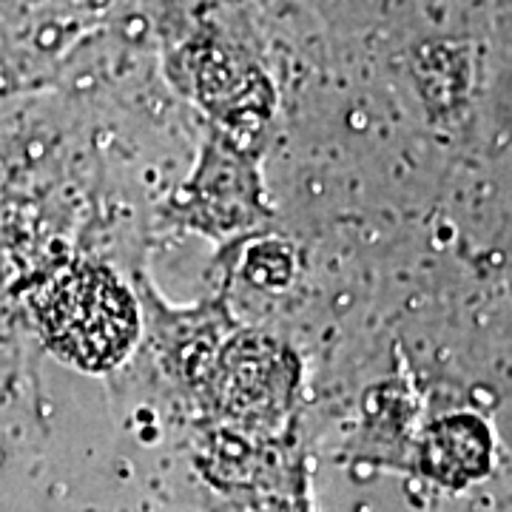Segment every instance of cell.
<instances>
[{
  "instance_id": "cell-1",
  "label": "cell",
  "mask_w": 512,
  "mask_h": 512,
  "mask_svg": "<svg viewBox=\"0 0 512 512\" xmlns=\"http://www.w3.org/2000/svg\"><path fill=\"white\" fill-rule=\"evenodd\" d=\"M43 319L55 348L86 370H109L131 348L137 316L128 293L97 268H77L46 296Z\"/></svg>"
}]
</instances>
